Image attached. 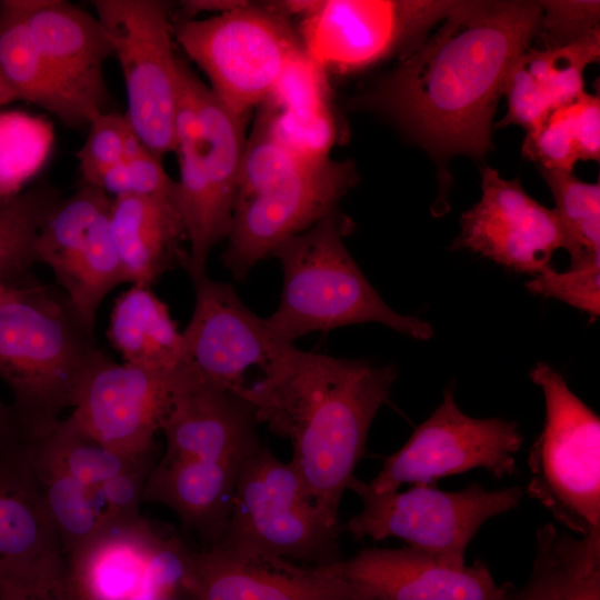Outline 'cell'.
Listing matches in <instances>:
<instances>
[{
    "instance_id": "1",
    "label": "cell",
    "mask_w": 600,
    "mask_h": 600,
    "mask_svg": "<svg viewBox=\"0 0 600 600\" xmlns=\"http://www.w3.org/2000/svg\"><path fill=\"white\" fill-rule=\"evenodd\" d=\"M540 1H454L356 109L379 112L446 162L482 158L510 67L537 36Z\"/></svg>"
},
{
    "instance_id": "2",
    "label": "cell",
    "mask_w": 600,
    "mask_h": 600,
    "mask_svg": "<svg viewBox=\"0 0 600 600\" xmlns=\"http://www.w3.org/2000/svg\"><path fill=\"white\" fill-rule=\"evenodd\" d=\"M262 372L236 394L251 407L257 422L291 442L290 463L309 496L339 521L340 500L356 477L371 424L389 400L397 369L289 344Z\"/></svg>"
},
{
    "instance_id": "3",
    "label": "cell",
    "mask_w": 600,
    "mask_h": 600,
    "mask_svg": "<svg viewBox=\"0 0 600 600\" xmlns=\"http://www.w3.org/2000/svg\"><path fill=\"white\" fill-rule=\"evenodd\" d=\"M103 354L62 291L37 281L0 303V379L24 441L48 434L73 408Z\"/></svg>"
},
{
    "instance_id": "4",
    "label": "cell",
    "mask_w": 600,
    "mask_h": 600,
    "mask_svg": "<svg viewBox=\"0 0 600 600\" xmlns=\"http://www.w3.org/2000/svg\"><path fill=\"white\" fill-rule=\"evenodd\" d=\"M344 226L333 212L272 252L282 269L276 311L266 318L280 344L308 333L368 322L418 340L433 336L431 323L398 313L366 278L344 242Z\"/></svg>"
},
{
    "instance_id": "5",
    "label": "cell",
    "mask_w": 600,
    "mask_h": 600,
    "mask_svg": "<svg viewBox=\"0 0 600 600\" xmlns=\"http://www.w3.org/2000/svg\"><path fill=\"white\" fill-rule=\"evenodd\" d=\"M244 120L179 59L174 144L179 179L173 200L187 233L184 269L191 280L207 274L211 251L229 236L247 141Z\"/></svg>"
},
{
    "instance_id": "6",
    "label": "cell",
    "mask_w": 600,
    "mask_h": 600,
    "mask_svg": "<svg viewBox=\"0 0 600 600\" xmlns=\"http://www.w3.org/2000/svg\"><path fill=\"white\" fill-rule=\"evenodd\" d=\"M172 34L214 97L242 119L270 97L287 66L306 51L298 29L274 2L243 1L203 19L179 18Z\"/></svg>"
},
{
    "instance_id": "7",
    "label": "cell",
    "mask_w": 600,
    "mask_h": 600,
    "mask_svg": "<svg viewBox=\"0 0 600 600\" xmlns=\"http://www.w3.org/2000/svg\"><path fill=\"white\" fill-rule=\"evenodd\" d=\"M340 523L311 499L289 462L257 446L244 459L230 513L212 544L312 566L338 560Z\"/></svg>"
},
{
    "instance_id": "8",
    "label": "cell",
    "mask_w": 600,
    "mask_h": 600,
    "mask_svg": "<svg viewBox=\"0 0 600 600\" xmlns=\"http://www.w3.org/2000/svg\"><path fill=\"white\" fill-rule=\"evenodd\" d=\"M544 399L526 492L580 537L600 534V419L546 362L530 371Z\"/></svg>"
},
{
    "instance_id": "9",
    "label": "cell",
    "mask_w": 600,
    "mask_h": 600,
    "mask_svg": "<svg viewBox=\"0 0 600 600\" xmlns=\"http://www.w3.org/2000/svg\"><path fill=\"white\" fill-rule=\"evenodd\" d=\"M349 490L362 503L361 511L343 527L354 540L399 538L410 548L458 568L466 566L467 547L480 527L517 508L523 496L519 487L487 490L480 484L459 491L416 484L403 492L378 493L357 477Z\"/></svg>"
},
{
    "instance_id": "10",
    "label": "cell",
    "mask_w": 600,
    "mask_h": 600,
    "mask_svg": "<svg viewBox=\"0 0 600 600\" xmlns=\"http://www.w3.org/2000/svg\"><path fill=\"white\" fill-rule=\"evenodd\" d=\"M126 87L129 126L156 156L174 151L179 57L169 4L160 0H93Z\"/></svg>"
},
{
    "instance_id": "11",
    "label": "cell",
    "mask_w": 600,
    "mask_h": 600,
    "mask_svg": "<svg viewBox=\"0 0 600 600\" xmlns=\"http://www.w3.org/2000/svg\"><path fill=\"white\" fill-rule=\"evenodd\" d=\"M448 0L306 1L298 32L327 73L351 74L414 49L447 16Z\"/></svg>"
},
{
    "instance_id": "12",
    "label": "cell",
    "mask_w": 600,
    "mask_h": 600,
    "mask_svg": "<svg viewBox=\"0 0 600 600\" xmlns=\"http://www.w3.org/2000/svg\"><path fill=\"white\" fill-rule=\"evenodd\" d=\"M357 179L351 161L329 157L308 162L251 193L237 197L221 256L226 269L236 280H244L279 244L337 212L339 202Z\"/></svg>"
},
{
    "instance_id": "13",
    "label": "cell",
    "mask_w": 600,
    "mask_h": 600,
    "mask_svg": "<svg viewBox=\"0 0 600 600\" xmlns=\"http://www.w3.org/2000/svg\"><path fill=\"white\" fill-rule=\"evenodd\" d=\"M522 442L516 421L470 417L449 388L429 418L386 458L369 486L378 493L397 491L404 483L434 487L443 477L478 468L503 478L516 471L514 456Z\"/></svg>"
},
{
    "instance_id": "14",
    "label": "cell",
    "mask_w": 600,
    "mask_h": 600,
    "mask_svg": "<svg viewBox=\"0 0 600 600\" xmlns=\"http://www.w3.org/2000/svg\"><path fill=\"white\" fill-rule=\"evenodd\" d=\"M111 200L83 183L57 204L36 247L39 263L52 270L72 308L93 330L101 302L126 282L110 230Z\"/></svg>"
},
{
    "instance_id": "15",
    "label": "cell",
    "mask_w": 600,
    "mask_h": 600,
    "mask_svg": "<svg viewBox=\"0 0 600 600\" xmlns=\"http://www.w3.org/2000/svg\"><path fill=\"white\" fill-rule=\"evenodd\" d=\"M177 370L117 363L103 354L84 379L70 417L90 437L123 456H152Z\"/></svg>"
},
{
    "instance_id": "16",
    "label": "cell",
    "mask_w": 600,
    "mask_h": 600,
    "mask_svg": "<svg viewBox=\"0 0 600 600\" xmlns=\"http://www.w3.org/2000/svg\"><path fill=\"white\" fill-rule=\"evenodd\" d=\"M460 222L454 247L532 277L553 268V253L566 247L554 209L531 198L518 179H503L490 167L481 171L480 200Z\"/></svg>"
},
{
    "instance_id": "17",
    "label": "cell",
    "mask_w": 600,
    "mask_h": 600,
    "mask_svg": "<svg viewBox=\"0 0 600 600\" xmlns=\"http://www.w3.org/2000/svg\"><path fill=\"white\" fill-rule=\"evenodd\" d=\"M192 283L194 307L182 331V366L236 393L247 386L244 374L250 368L263 370L284 346L273 338L266 318L254 314L231 284L207 274Z\"/></svg>"
},
{
    "instance_id": "18",
    "label": "cell",
    "mask_w": 600,
    "mask_h": 600,
    "mask_svg": "<svg viewBox=\"0 0 600 600\" xmlns=\"http://www.w3.org/2000/svg\"><path fill=\"white\" fill-rule=\"evenodd\" d=\"M336 568L353 600H502L510 587L484 562L452 567L410 547L364 549Z\"/></svg>"
},
{
    "instance_id": "19",
    "label": "cell",
    "mask_w": 600,
    "mask_h": 600,
    "mask_svg": "<svg viewBox=\"0 0 600 600\" xmlns=\"http://www.w3.org/2000/svg\"><path fill=\"white\" fill-rule=\"evenodd\" d=\"M251 407L181 366L161 430L164 456L241 466L259 444Z\"/></svg>"
},
{
    "instance_id": "20",
    "label": "cell",
    "mask_w": 600,
    "mask_h": 600,
    "mask_svg": "<svg viewBox=\"0 0 600 600\" xmlns=\"http://www.w3.org/2000/svg\"><path fill=\"white\" fill-rule=\"evenodd\" d=\"M194 600H353L336 562L293 561L212 546L194 551Z\"/></svg>"
},
{
    "instance_id": "21",
    "label": "cell",
    "mask_w": 600,
    "mask_h": 600,
    "mask_svg": "<svg viewBox=\"0 0 600 600\" xmlns=\"http://www.w3.org/2000/svg\"><path fill=\"white\" fill-rule=\"evenodd\" d=\"M27 27L61 87L94 117L106 112L103 67L113 56L98 18L63 0H17Z\"/></svg>"
},
{
    "instance_id": "22",
    "label": "cell",
    "mask_w": 600,
    "mask_h": 600,
    "mask_svg": "<svg viewBox=\"0 0 600 600\" xmlns=\"http://www.w3.org/2000/svg\"><path fill=\"white\" fill-rule=\"evenodd\" d=\"M62 553L22 440L0 451V589Z\"/></svg>"
},
{
    "instance_id": "23",
    "label": "cell",
    "mask_w": 600,
    "mask_h": 600,
    "mask_svg": "<svg viewBox=\"0 0 600 600\" xmlns=\"http://www.w3.org/2000/svg\"><path fill=\"white\" fill-rule=\"evenodd\" d=\"M600 30L559 47L531 48L520 53L506 78L507 113L496 124L532 130L553 110L583 93L587 67L599 60Z\"/></svg>"
},
{
    "instance_id": "24",
    "label": "cell",
    "mask_w": 600,
    "mask_h": 600,
    "mask_svg": "<svg viewBox=\"0 0 600 600\" xmlns=\"http://www.w3.org/2000/svg\"><path fill=\"white\" fill-rule=\"evenodd\" d=\"M109 223L126 282L151 288L186 267L188 240L173 193L112 198Z\"/></svg>"
},
{
    "instance_id": "25",
    "label": "cell",
    "mask_w": 600,
    "mask_h": 600,
    "mask_svg": "<svg viewBox=\"0 0 600 600\" xmlns=\"http://www.w3.org/2000/svg\"><path fill=\"white\" fill-rule=\"evenodd\" d=\"M157 531L141 517L106 521L64 558L69 587L78 600H130L144 589L147 557Z\"/></svg>"
},
{
    "instance_id": "26",
    "label": "cell",
    "mask_w": 600,
    "mask_h": 600,
    "mask_svg": "<svg viewBox=\"0 0 600 600\" xmlns=\"http://www.w3.org/2000/svg\"><path fill=\"white\" fill-rule=\"evenodd\" d=\"M241 466L163 454L148 474L142 501L170 508L214 544L227 523Z\"/></svg>"
},
{
    "instance_id": "27",
    "label": "cell",
    "mask_w": 600,
    "mask_h": 600,
    "mask_svg": "<svg viewBox=\"0 0 600 600\" xmlns=\"http://www.w3.org/2000/svg\"><path fill=\"white\" fill-rule=\"evenodd\" d=\"M0 72L18 100L48 111L71 128L89 126L92 116L49 69L17 0H0Z\"/></svg>"
},
{
    "instance_id": "28",
    "label": "cell",
    "mask_w": 600,
    "mask_h": 600,
    "mask_svg": "<svg viewBox=\"0 0 600 600\" xmlns=\"http://www.w3.org/2000/svg\"><path fill=\"white\" fill-rule=\"evenodd\" d=\"M107 337L124 362L161 371L182 364V332L150 287L131 284L114 300Z\"/></svg>"
},
{
    "instance_id": "29",
    "label": "cell",
    "mask_w": 600,
    "mask_h": 600,
    "mask_svg": "<svg viewBox=\"0 0 600 600\" xmlns=\"http://www.w3.org/2000/svg\"><path fill=\"white\" fill-rule=\"evenodd\" d=\"M523 157L542 169L572 171L579 160L599 161L600 100L583 93L549 113L528 131Z\"/></svg>"
},
{
    "instance_id": "30",
    "label": "cell",
    "mask_w": 600,
    "mask_h": 600,
    "mask_svg": "<svg viewBox=\"0 0 600 600\" xmlns=\"http://www.w3.org/2000/svg\"><path fill=\"white\" fill-rule=\"evenodd\" d=\"M60 192L39 184L0 199V282L11 288H23L37 280L31 269L39 263V233L61 201Z\"/></svg>"
},
{
    "instance_id": "31",
    "label": "cell",
    "mask_w": 600,
    "mask_h": 600,
    "mask_svg": "<svg viewBox=\"0 0 600 600\" xmlns=\"http://www.w3.org/2000/svg\"><path fill=\"white\" fill-rule=\"evenodd\" d=\"M29 457L66 558L104 524L102 501L96 489L30 453Z\"/></svg>"
},
{
    "instance_id": "32",
    "label": "cell",
    "mask_w": 600,
    "mask_h": 600,
    "mask_svg": "<svg viewBox=\"0 0 600 600\" xmlns=\"http://www.w3.org/2000/svg\"><path fill=\"white\" fill-rule=\"evenodd\" d=\"M24 443L31 456L59 468L90 489L147 458L127 457L108 448L81 430L70 416L61 419L44 437Z\"/></svg>"
},
{
    "instance_id": "33",
    "label": "cell",
    "mask_w": 600,
    "mask_h": 600,
    "mask_svg": "<svg viewBox=\"0 0 600 600\" xmlns=\"http://www.w3.org/2000/svg\"><path fill=\"white\" fill-rule=\"evenodd\" d=\"M554 199L570 267L600 256V184L578 179L572 171L539 169Z\"/></svg>"
},
{
    "instance_id": "34",
    "label": "cell",
    "mask_w": 600,
    "mask_h": 600,
    "mask_svg": "<svg viewBox=\"0 0 600 600\" xmlns=\"http://www.w3.org/2000/svg\"><path fill=\"white\" fill-rule=\"evenodd\" d=\"M52 141V126L42 117L0 111V199L22 191L47 161Z\"/></svg>"
},
{
    "instance_id": "35",
    "label": "cell",
    "mask_w": 600,
    "mask_h": 600,
    "mask_svg": "<svg viewBox=\"0 0 600 600\" xmlns=\"http://www.w3.org/2000/svg\"><path fill=\"white\" fill-rule=\"evenodd\" d=\"M529 292L562 301L591 319L600 316V256L566 271L550 268L526 283Z\"/></svg>"
},
{
    "instance_id": "36",
    "label": "cell",
    "mask_w": 600,
    "mask_h": 600,
    "mask_svg": "<svg viewBox=\"0 0 600 600\" xmlns=\"http://www.w3.org/2000/svg\"><path fill=\"white\" fill-rule=\"evenodd\" d=\"M88 129L76 157L83 183L93 186L106 169L124 160V143L131 127L124 114L106 111L92 117Z\"/></svg>"
},
{
    "instance_id": "37",
    "label": "cell",
    "mask_w": 600,
    "mask_h": 600,
    "mask_svg": "<svg viewBox=\"0 0 600 600\" xmlns=\"http://www.w3.org/2000/svg\"><path fill=\"white\" fill-rule=\"evenodd\" d=\"M176 181L164 171L161 158L146 150L106 169L93 187L111 199L123 196L173 193Z\"/></svg>"
},
{
    "instance_id": "38",
    "label": "cell",
    "mask_w": 600,
    "mask_h": 600,
    "mask_svg": "<svg viewBox=\"0 0 600 600\" xmlns=\"http://www.w3.org/2000/svg\"><path fill=\"white\" fill-rule=\"evenodd\" d=\"M194 551L177 537L157 533L146 563L144 588L179 594H189L193 573Z\"/></svg>"
},
{
    "instance_id": "39",
    "label": "cell",
    "mask_w": 600,
    "mask_h": 600,
    "mask_svg": "<svg viewBox=\"0 0 600 600\" xmlns=\"http://www.w3.org/2000/svg\"><path fill=\"white\" fill-rule=\"evenodd\" d=\"M541 17L537 37L543 48L564 46L599 29V1H540Z\"/></svg>"
},
{
    "instance_id": "40",
    "label": "cell",
    "mask_w": 600,
    "mask_h": 600,
    "mask_svg": "<svg viewBox=\"0 0 600 600\" xmlns=\"http://www.w3.org/2000/svg\"><path fill=\"white\" fill-rule=\"evenodd\" d=\"M152 466V456L139 459L94 488L102 501L106 521L130 522L142 517L140 502Z\"/></svg>"
},
{
    "instance_id": "41",
    "label": "cell",
    "mask_w": 600,
    "mask_h": 600,
    "mask_svg": "<svg viewBox=\"0 0 600 600\" xmlns=\"http://www.w3.org/2000/svg\"><path fill=\"white\" fill-rule=\"evenodd\" d=\"M0 600L78 599L68 583L64 557H60L2 589Z\"/></svg>"
},
{
    "instance_id": "42",
    "label": "cell",
    "mask_w": 600,
    "mask_h": 600,
    "mask_svg": "<svg viewBox=\"0 0 600 600\" xmlns=\"http://www.w3.org/2000/svg\"><path fill=\"white\" fill-rule=\"evenodd\" d=\"M243 1L232 0H187L180 2V19H192L201 12L218 14L231 10ZM211 14V16H212Z\"/></svg>"
},
{
    "instance_id": "43",
    "label": "cell",
    "mask_w": 600,
    "mask_h": 600,
    "mask_svg": "<svg viewBox=\"0 0 600 600\" xmlns=\"http://www.w3.org/2000/svg\"><path fill=\"white\" fill-rule=\"evenodd\" d=\"M23 439L22 431L12 407L0 400V451Z\"/></svg>"
},
{
    "instance_id": "44",
    "label": "cell",
    "mask_w": 600,
    "mask_h": 600,
    "mask_svg": "<svg viewBox=\"0 0 600 600\" xmlns=\"http://www.w3.org/2000/svg\"><path fill=\"white\" fill-rule=\"evenodd\" d=\"M130 600H178V594L142 589Z\"/></svg>"
},
{
    "instance_id": "45",
    "label": "cell",
    "mask_w": 600,
    "mask_h": 600,
    "mask_svg": "<svg viewBox=\"0 0 600 600\" xmlns=\"http://www.w3.org/2000/svg\"><path fill=\"white\" fill-rule=\"evenodd\" d=\"M502 600H536V599L524 584L522 588H519V589H516L510 586Z\"/></svg>"
},
{
    "instance_id": "46",
    "label": "cell",
    "mask_w": 600,
    "mask_h": 600,
    "mask_svg": "<svg viewBox=\"0 0 600 600\" xmlns=\"http://www.w3.org/2000/svg\"><path fill=\"white\" fill-rule=\"evenodd\" d=\"M28 287V286H27ZM24 288V287H23ZM21 288H11L0 282V303L12 297Z\"/></svg>"
}]
</instances>
